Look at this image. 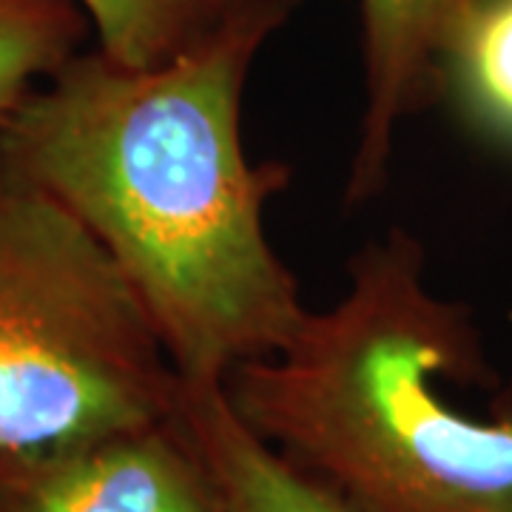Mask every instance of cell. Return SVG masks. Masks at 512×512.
<instances>
[{
    "mask_svg": "<svg viewBox=\"0 0 512 512\" xmlns=\"http://www.w3.org/2000/svg\"><path fill=\"white\" fill-rule=\"evenodd\" d=\"M89 29L77 0H0V117L80 55Z\"/></svg>",
    "mask_w": 512,
    "mask_h": 512,
    "instance_id": "9c48e42d",
    "label": "cell"
},
{
    "mask_svg": "<svg viewBox=\"0 0 512 512\" xmlns=\"http://www.w3.org/2000/svg\"><path fill=\"white\" fill-rule=\"evenodd\" d=\"M441 89L512 146V0H464L441 46Z\"/></svg>",
    "mask_w": 512,
    "mask_h": 512,
    "instance_id": "52a82bcc",
    "label": "cell"
},
{
    "mask_svg": "<svg viewBox=\"0 0 512 512\" xmlns=\"http://www.w3.org/2000/svg\"><path fill=\"white\" fill-rule=\"evenodd\" d=\"M359 6L365 111L350 163V202L382 191L399 123L444 94L441 46L464 0H359Z\"/></svg>",
    "mask_w": 512,
    "mask_h": 512,
    "instance_id": "5b68a950",
    "label": "cell"
},
{
    "mask_svg": "<svg viewBox=\"0 0 512 512\" xmlns=\"http://www.w3.org/2000/svg\"><path fill=\"white\" fill-rule=\"evenodd\" d=\"M0 512H220L174 419L35 453H0Z\"/></svg>",
    "mask_w": 512,
    "mask_h": 512,
    "instance_id": "277c9868",
    "label": "cell"
},
{
    "mask_svg": "<svg viewBox=\"0 0 512 512\" xmlns=\"http://www.w3.org/2000/svg\"><path fill=\"white\" fill-rule=\"evenodd\" d=\"M177 421L214 481L220 512H359L259 439L222 384L183 382Z\"/></svg>",
    "mask_w": 512,
    "mask_h": 512,
    "instance_id": "8992f818",
    "label": "cell"
},
{
    "mask_svg": "<svg viewBox=\"0 0 512 512\" xmlns=\"http://www.w3.org/2000/svg\"><path fill=\"white\" fill-rule=\"evenodd\" d=\"M237 416L359 512H512V376L464 305L390 231L350 259L345 296L222 382Z\"/></svg>",
    "mask_w": 512,
    "mask_h": 512,
    "instance_id": "7a4b0ae2",
    "label": "cell"
},
{
    "mask_svg": "<svg viewBox=\"0 0 512 512\" xmlns=\"http://www.w3.org/2000/svg\"><path fill=\"white\" fill-rule=\"evenodd\" d=\"M180 390L106 245L0 154V453L174 419Z\"/></svg>",
    "mask_w": 512,
    "mask_h": 512,
    "instance_id": "3957f363",
    "label": "cell"
},
{
    "mask_svg": "<svg viewBox=\"0 0 512 512\" xmlns=\"http://www.w3.org/2000/svg\"><path fill=\"white\" fill-rule=\"evenodd\" d=\"M97 49L128 69H157L197 49L259 0H77Z\"/></svg>",
    "mask_w": 512,
    "mask_h": 512,
    "instance_id": "ba28073f",
    "label": "cell"
},
{
    "mask_svg": "<svg viewBox=\"0 0 512 512\" xmlns=\"http://www.w3.org/2000/svg\"><path fill=\"white\" fill-rule=\"evenodd\" d=\"M296 3L259 0L157 69L80 52L0 117V154L106 245L183 382L274 356L311 311L262 220L291 168L251 163L239 126L256 52Z\"/></svg>",
    "mask_w": 512,
    "mask_h": 512,
    "instance_id": "6da1fadb",
    "label": "cell"
}]
</instances>
